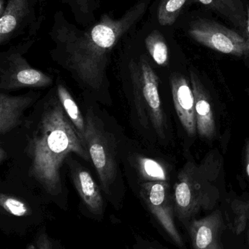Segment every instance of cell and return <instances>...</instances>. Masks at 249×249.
I'll list each match as a JSON object with an SVG mask.
<instances>
[{
  "label": "cell",
  "instance_id": "obj_22",
  "mask_svg": "<svg viewBox=\"0 0 249 249\" xmlns=\"http://www.w3.org/2000/svg\"><path fill=\"white\" fill-rule=\"evenodd\" d=\"M233 210L235 213L234 228L237 233H240L244 231L248 222L249 227V201H237L233 204Z\"/></svg>",
  "mask_w": 249,
  "mask_h": 249
},
{
  "label": "cell",
  "instance_id": "obj_24",
  "mask_svg": "<svg viewBox=\"0 0 249 249\" xmlns=\"http://www.w3.org/2000/svg\"><path fill=\"white\" fill-rule=\"evenodd\" d=\"M246 170H247V175L249 177V141L247 142L246 145Z\"/></svg>",
  "mask_w": 249,
  "mask_h": 249
},
{
  "label": "cell",
  "instance_id": "obj_21",
  "mask_svg": "<svg viewBox=\"0 0 249 249\" xmlns=\"http://www.w3.org/2000/svg\"><path fill=\"white\" fill-rule=\"evenodd\" d=\"M26 249H66L58 239L53 238L48 233L45 225L37 229L36 233Z\"/></svg>",
  "mask_w": 249,
  "mask_h": 249
},
{
  "label": "cell",
  "instance_id": "obj_18",
  "mask_svg": "<svg viewBox=\"0 0 249 249\" xmlns=\"http://www.w3.org/2000/svg\"><path fill=\"white\" fill-rule=\"evenodd\" d=\"M136 166L140 177L146 181H168V172L165 167L155 160L146 157H137Z\"/></svg>",
  "mask_w": 249,
  "mask_h": 249
},
{
  "label": "cell",
  "instance_id": "obj_4",
  "mask_svg": "<svg viewBox=\"0 0 249 249\" xmlns=\"http://www.w3.org/2000/svg\"><path fill=\"white\" fill-rule=\"evenodd\" d=\"M85 121L84 142L91 160L97 172L101 190L114 209L120 210L123 197L115 189L117 163L115 141L91 109L87 111Z\"/></svg>",
  "mask_w": 249,
  "mask_h": 249
},
{
  "label": "cell",
  "instance_id": "obj_13",
  "mask_svg": "<svg viewBox=\"0 0 249 249\" xmlns=\"http://www.w3.org/2000/svg\"><path fill=\"white\" fill-rule=\"evenodd\" d=\"M190 83L195 102L197 132L202 138L211 139L216 135L214 112L210 97L196 73L190 70Z\"/></svg>",
  "mask_w": 249,
  "mask_h": 249
},
{
  "label": "cell",
  "instance_id": "obj_8",
  "mask_svg": "<svg viewBox=\"0 0 249 249\" xmlns=\"http://www.w3.org/2000/svg\"><path fill=\"white\" fill-rule=\"evenodd\" d=\"M189 35L194 40L222 53L249 57V42L235 31L209 19L192 22Z\"/></svg>",
  "mask_w": 249,
  "mask_h": 249
},
{
  "label": "cell",
  "instance_id": "obj_9",
  "mask_svg": "<svg viewBox=\"0 0 249 249\" xmlns=\"http://www.w3.org/2000/svg\"><path fill=\"white\" fill-rule=\"evenodd\" d=\"M51 77L33 68L16 51L1 54L0 63V89L14 90L23 88H45L52 84Z\"/></svg>",
  "mask_w": 249,
  "mask_h": 249
},
{
  "label": "cell",
  "instance_id": "obj_1",
  "mask_svg": "<svg viewBox=\"0 0 249 249\" xmlns=\"http://www.w3.org/2000/svg\"><path fill=\"white\" fill-rule=\"evenodd\" d=\"M28 136L26 152L30 158L29 176L39 184L50 201L67 209L61 168L69 155L90 162L86 143L67 116L57 94L45 99Z\"/></svg>",
  "mask_w": 249,
  "mask_h": 249
},
{
  "label": "cell",
  "instance_id": "obj_12",
  "mask_svg": "<svg viewBox=\"0 0 249 249\" xmlns=\"http://www.w3.org/2000/svg\"><path fill=\"white\" fill-rule=\"evenodd\" d=\"M188 228L194 249H223L221 241L223 218L219 211L192 221Z\"/></svg>",
  "mask_w": 249,
  "mask_h": 249
},
{
  "label": "cell",
  "instance_id": "obj_23",
  "mask_svg": "<svg viewBox=\"0 0 249 249\" xmlns=\"http://www.w3.org/2000/svg\"><path fill=\"white\" fill-rule=\"evenodd\" d=\"M127 249H162L156 243L149 241L141 235L135 234L133 238L131 245L127 247Z\"/></svg>",
  "mask_w": 249,
  "mask_h": 249
},
{
  "label": "cell",
  "instance_id": "obj_14",
  "mask_svg": "<svg viewBox=\"0 0 249 249\" xmlns=\"http://www.w3.org/2000/svg\"><path fill=\"white\" fill-rule=\"evenodd\" d=\"M32 0H6L4 11L0 14V44L7 43L30 17Z\"/></svg>",
  "mask_w": 249,
  "mask_h": 249
},
{
  "label": "cell",
  "instance_id": "obj_11",
  "mask_svg": "<svg viewBox=\"0 0 249 249\" xmlns=\"http://www.w3.org/2000/svg\"><path fill=\"white\" fill-rule=\"evenodd\" d=\"M172 99L177 115L184 130L190 136L197 133L195 102L192 89L182 74H172L171 77Z\"/></svg>",
  "mask_w": 249,
  "mask_h": 249
},
{
  "label": "cell",
  "instance_id": "obj_10",
  "mask_svg": "<svg viewBox=\"0 0 249 249\" xmlns=\"http://www.w3.org/2000/svg\"><path fill=\"white\" fill-rule=\"evenodd\" d=\"M72 180L80 200V212L83 216L95 222L105 219L106 203L102 190L89 171L76 168L72 172Z\"/></svg>",
  "mask_w": 249,
  "mask_h": 249
},
{
  "label": "cell",
  "instance_id": "obj_5",
  "mask_svg": "<svg viewBox=\"0 0 249 249\" xmlns=\"http://www.w3.org/2000/svg\"><path fill=\"white\" fill-rule=\"evenodd\" d=\"M130 76L134 92V104L140 123L148 127L151 122L156 134L165 139L166 122L159 91V77L146 57L132 60Z\"/></svg>",
  "mask_w": 249,
  "mask_h": 249
},
{
  "label": "cell",
  "instance_id": "obj_25",
  "mask_svg": "<svg viewBox=\"0 0 249 249\" xmlns=\"http://www.w3.org/2000/svg\"><path fill=\"white\" fill-rule=\"evenodd\" d=\"M247 29H246V39L248 40L249 42V6L247 7Z\"/></svg>",
  "mask_w": 249,
  "mask_h": 249
},
{
  "label": "cell",
  "instance_id": "obj_15",
  "mask_svg": "<svg viewBox=\"0 0 249 249\" xmlns=\"http://www.w3.org/2000/svg\"><path fill=\"white\" fill-rule=\"evenodd\" d=\"M38 93L10 96L0 93V134L9 133L21 122V116L38 98Z\"/></svg>",
  "mask_w": 249,
  "mask_h": 249
},
{
  "label": "cell",
  "instance_id": "obj_16",
  "mask_svg": "<svg viewBox=\"0 0 249 249\" xmlns=\"http://www.w3.org/2000/svg\"><path fill=\"white\" fill-rule=\"evenodd\" d=\"M209 10L218 13L234 26L247 29V12L243 0H196Z\"/></svg>",
  "mask_w": 249,
  "mask_h": 249
},
{
  "label": "cell",
  "instance_id": "obj_20",
  "mask_svg": "<svg viewBox=\"0 0 249 249\" xmlns=\"http://www.w3.org/2000/svg\"><path fill=\"white\" fill-rule=\"evenodd\" d=\"M187 0H162L157 11V18L162 26H171L176 21Z\"/></svg>",
  "mask_w": 249,
  "mask_h": 249
},
{
  "label": "cell",
  "instance_id": "obj_26",
  "mask_svg": "<svg viewBox=\"0 0 249 249\" xmlns=\"http://www.w3.org/2000/svg\"><path fill=\"white\" fill-rule=\"evenodd\" d=\"M7 158V154L3 147L0 148V163H2Z\"/></svg>",
  "mask_w": 249,
  "mask_h": 249
},
{
  "label": "cell",
  "instance_id": "obj_19",
  "mask_svg": "<svg viewBox=\"0 0 249 249\" xmlns=\"http://www.w3.org/2000/svg\"><path fill=\"white\" fill-rule=\"evenodd\" d=\"M146 47L153 61L159 66L165 67L169 61L168 45L162 34L157 30L151 32L145 39Z\"/></svg>",
  "mask_w": 249,
  "mask_h": 249
},
{
  "label": "cell",
  "instance_id": "obj_2",
  "mask_svg": "<svg viewBox=\"0 0 249 249\" xmlns=\"http://www.w3.org/2000/svg\"><path fill=\"white\" fill-rule=\"evenodd\" d=\"M149 1H138L118 18L104 14L97 23L86 30L67 23L56 25L53 39L62 55L64 67L88 89L100 90L106 79L111 51L125 35L135 29Z\"/></svg>",
  "mask_w": 249,
  "mask_h": 249
},
{
  "label": "cell",
  "instance_id": "obj_17",
  "mask_svg": "<svg viewBox=\"0 0 249 249\" xmlns=\"http://www.w3.org/2000/svg\"><path fill=\"white\" fill-rule=\"evenodd\" d=\"M57 94L58 100L61 102L66 114L70 118L73 125L78 132L84 142L85 133H86V121L83 118L78 106L73 99L65 86L58 83L57 85ZM85 143V142H84Z\"/></svg>",
  "mask_w": 249,
  "mask_h": 249
},
{
  "label": "cell",
  "instance_id": "obj_3",
  "mask_svg": "<svg viewBox=\"0 0 249 249\" xmlns=\"http://www.w3.org/2000/svg\"><path fill=\"white\" fill-rule=\"evenodd\" d=\"M219 160L209 158L197 165L189 161L177 177L173 187L175 215L188 228L201 211L213 209L219 197L216 180Z\"/></svg>",
  "mask_w": 249,
  "mask_h": 249
},
{
  "label": "cell",
  "instance_id": "obj_6",
  "mask_svg": "<svg viewBox=\"0 0 249 249\" xmlns=\"http://www.w3.org/2000/svg\"><path fill=\"white\" fill-rule=\"evenodd\" d=\"M46 219V213L36 202L13 193L0 194V230L4 235L25 236Z\"/></svg>",
  "mask_w": 249,
  "mask_h": 249
},
{
  "label": "cell",
  "instance_id": "obj_7",
  "mask_svg": "<svg viewBox=\"0 0 249 249\" xmlns=\"http://www.w3.org/2000/svg\"><path fill=\"white\" fill-rule=\"evenodd\" d=\"M138 192L142 203L153 220L177 247L184 249V241L175 223L173 197L168 181L141 183Z\"/></svg>",
  "mask_w": 249,
  "mask_h": 249
}]
</instances>
